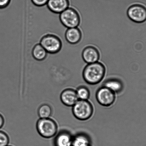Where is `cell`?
<instances>
[{
  "label": "cell",
  "mask_w": 146,
  "mask_h": 146,
  "mask_svg": "<svg viewBox=\"0 0 146 146\" xmlns=\"http://www.w3.org/2000/svg\"></svg>",
  "instance_id": "cell-23"
},
{
  "label": "cell",
  "mask_w": 146,
  "mask_h": 146,
  "mask_svg": "<svg viewBox=\"0 0 146 146\" xmlns=\"http://www.w3.org/2000/svg\"><path fill=\"white\" fill-rule=\"evenodd\" d=\"M76 91L79 100H88L89 98L90 92L87 87L83 86H80Z\"/></svg>",
  "instance_id": "cell-17"
},
{
  "label": "cell",
  "mask_w": 146,
  "mask_h": 146,
  "mask_svg": "<svg viewBox=\"0 0 146 146\" xmlns=\"http://www.w3.org/2000/svg\"><path fill=\"white\" fill-rule=\"evenodd\" d=\"M47 54L48 52L39 43L34 45L31 51L33 58L38 61H42L45 60Z\"/></svg>",
  "instance_id": "cell-14"
},
{
  "label": "cell",
  "mask_w": 146,
  "mask_h": 146,
  "mask_svg": "<svg viewBox=\"0 0 146 146\" xmlns=\"http://www.w3.org/2000/svg\"><path fill=\"white\" fill-rule=\"evenodd\" d=\"M72 112L77 119L81 121L89 119L92 116L94 108L88 100H78L72 107Z\"/></svg>",
  "instance_id": "cell-2"
},
{
  "label": "cell",
  "mask_w": 146,
  "mask_h": 146,
  "mask_svg": "<svg viewBox=\"0 0 146 146\" xmlns=\"http://www.w3.org/2000/svg\"><path fill=\"white\" fill-rule=\"evenodd\" d=\"M73 137L66 131H61L55 137L54 146H71Z\"/></svg>",
  "instance_id": "cell-12"
},
{
  "label": "cell",
  "mask_w": 146,
  "mask_h": 146,
  "mask_svg": "<svg viewBox=\"0 0 146 146\" xmlns=\"http://www.w3.org/2000/svg\"><path fill=\"white\" fill-rule=\"evenodd\" d=\"M127 13L129 19L137 23H143L146 21V7L143 4H133L128 8Z\"/></svg>",
  "instance_id": "cell-6"
},
{
  "label": "cell",
  "mask_w": 146,
  "mask_h": 146,
  "mask_svg": "<svg viewBox=\"0 0 146 146\" xmlns=\"http://www.w3.org/2000/svg\"><path fill=\"white\" fill-rule=\"evenodd\" d=\"M100 56L98 50L95 47L91 46L85 47L82 51L83 59L87 64L98 62Z\"/></svg>",
  "instance_id": "cell-8"
},
{
  "label": "cell",
  "mask_w": 146,
  "mask_h": 146,
  "mask_svg": "<svg viewBox=\"0 0 146 146\" xmlns=\"http://www.w3.org/2000/svg\"><path fill=\"white\" fill-rule=\"evenodd\" d=\"M59 19L61 24L67 29L78 27L81 21L79 14L71 7L59 14Z\"/></svg>",
  "instance_id": "cell-5"
},
{
  "label": "cell",
  "mask_w": 146,
  "mask_h": 146,
  "mask_svg": "<svg viewBox=\"0 0 146 146\" xmlns=\"http://www.w3.org/2000/svg\"><path fill=\"white\" fill-rule=\"evenodd\" d=\"M7 146H10V145H7Z\"/></svg>",
  "instance_id": "cell-22"
},
{
  "label": "cell",
  "mask_w": 146,
  "mask_h": 146,
  "mask_svg": "<svg viewBox=\"0 0 146 146\" xmlns=\"http://www.w3.org/2000/svg\"><path fill=\"white\" fill-rule=\"evenodd\" d=\"M11 0H0V9L7 8L11 3Z\"/></svg>",
  "instance_id": "cell-20"
},
{
  "label": "cell",
  "mask_w": 146,
  "mask_h": 146,
  "mask_svg": "<svg viewBox=\"0 0 146 146\" xmlns=\"http://www.w3.org/2000/svg\"><path fill=\"white\" fill-rule=\"evenodd\" d=\"M4 124V119L3 117L0 114V129L3 126Z\"/></svg>",
  "instance_id": "cell-21"
},
{
  "label": "cell",
  "mask_w": 146,
  "mask_h": 146,
  "mask_svg": "<svg viewBox=\"0 0 146 146\" xmlns=\"http://www.w3.org/2000/svg\"><path fill=\"white\" fill-rule=\"evenodd\" d=\"M46 5L51 12L60 14L70 7V0H49Z\"/></svg>",
  "instance_id": "cell-9"
},
{
  "label": "cell",
  "mask_w": 146,
  "mask_h": 146,
  "mask_svg": "<svg viewBox=\"0 0 146 146\" xmlns=\"http://www.w3.org/2000/svg\"><path fill=\"white\" fill-rule=\"evenodd\" d=\"M104 86L107 87L113 92L116 94L123 90V84L121 81L116 78H110L104 82Z\"/></svg>",
  "instance_id": "cell-13"
},
{
  "label": "cell",
  "mask_w": 146,
  "mask_h": 146,
  "mask_svg": "<svg viewBox=\"0 0 146 146\" xmlns=\"http://www.w3.org/2000/svg\"><path fill=\"white\" fill-rule=\"evenodd\" d=\"M82 34L78 27L67 28L64 33L66 41L71 45L78 43L81 40Z\"/></svg>",
  "instance_id": "cell-11"
},
{
  "label": "cell",
  "mask_w": 146,
  "mask_h": 146,
  "mask_svg": "<svg viewBox=\"0 0 146 146\" xmlns=\"http://www.w3.org/2000/svg\"><path fill=\"white\" fill-rule=\"evenodd\" d=\"M60 99L63 104L68 107H73L79 100L76 91L71 88L66 89L63 91Z\"/></svg>",
  "instance_id": "cell-10"
},
{
  "label": "cell",
  "mask_w": 146,
  "mask_h": 146,
  "mask_svg": "<svg viewBox=\"0 0 146 146\" xmlns=\"http://www.w3.org/2000/svg\"><path fill=\"white\" fill-rule=\"evenodd\" d=\"M96 98L99 104L103 106H111L115 102V93L105 87L103 86L97 91Z\"/></svg>",
  "instance_id": "cell-7"
},
{
  "label": "cell",
  "mask_w": 146,
  "mask_h": 146,
  "mask_svg": "<svg viewBox=\"0 0 146 146\" xmlns=\"http://www.w3.org/2000/svg\"><path fill=\"white\" fill-rule=\"evenodd\" d=\"M39 44L43 47L48 53L55 54L59 52L62 48L61 40L55 34L48 33L43 36Z\"/></svg>",
  "instance_id": "cell-4"
},
{
  "label": "cell",
  "mask_w": 146,
  "mask_h": 146,
  "mask_svg": "<svg viewBox=\"0 0 146 146\" xmlns=\"http://www.w3.org/2000/svg\"><path fill=\"white\" fill-rule=\"evenodd\" d=\"M52 109L48 104H43L40 106L38 110V114L40 118H49L52 113Z\"/></svg>",
  "instance_id": "cell-16"
},
{
  "label": "cell",
  "mask_w": 146,
  "mask_h": 146,
  "mask_svg": "<svg viewBox=\"0 0 146 146\" xmlns=\"http://www.w3.org/2000/svg\"><path fill=\"white\" fill-rule=\"evenodd\" d=\"M49 0H31V2L36 6L41 7L47 5Z\"/></svg>",
  "instance_id": "cell-19"
},
{
  "label": "cell",
  "mask_w": 146,
  "mask_h": 146,
  "mask_svg": "<svg viewBox=\"0 0 146 146\" xmlns=\"http://www.w3.org/2000/svg\"><path fill=\"white\" fill-rule=\"evenodd\" d=\"M37 131L43 138L49 139L56 135L58 125L54 120L50 118H40L36 125Z\"/></svg>",
  "instance_id": "cell-3"
},
{
  "label": "cell",
  "mask_w": 146,
  "mask_h": 146,
  "mask_svg": "<svg viewBox=\"0 0 146 146\" xmlns=\"http://www.w3.org/2000/svg\"><path fill=\"white\" fill-rule=\"evenodd\" d=\"M9 142L8 136L4 131H0V146H7Z\"/></svg>",
  "instance_id": "cell-18"
},
{
  "label": "cell",
  "mask_w": 146,
  "mask_h": 146,
  "mask_svg": "<svg viewBox=\"0 0 146 146\" xmlns=\"http://www.w3.org/2000/svg\"><path fill=\"white\" fill-rule=\"evenodd\" d=\"M106 68L101 62L87 64L83 70L82 77L84 81L90 85L99 84L105 76Z\"/></svg>",
  "instance_id": "cell-1"
},
{
  "label": "cell",
  "mask_w": 146,
  "mask_h": 146,
  "mask_svg": "<svg viewBox=\"0 0 146 146\" xmlns=\"http://www.w3.org/2000/svg\"><path fill=\"white\" fill-rule=\"evenodd\" d=\"M91 146L89 138L85 134H78L73 138L71 146Z\"/></svg>",
  "instance_id": "cell-15"
}]
</instances>
